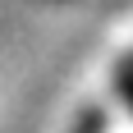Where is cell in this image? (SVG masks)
Segmentation results:
<instances>
[{"label":"cell","instance_id":"6da1fadb","mask_svg":"<svg viewBox=\"0 0 133 133\" xmlns=\"http://www.w3.org/2000/svg\"><path fill=\"white\" fill-rule=\"evenodd\" d=\"M119 92H124V101L133 106V64H124V69H119Z\"/></svg>","mask_w":133,"mask_h":133}]
</instances>
